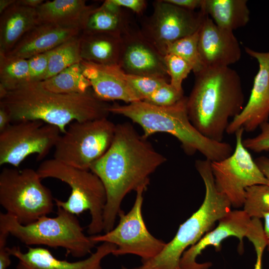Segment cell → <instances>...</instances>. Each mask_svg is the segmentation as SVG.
I'll return each instance as SVG.
<instances>
[{
	"mask_svg": "<svg viewBox=\"0 0 269 269\" xmlns=\"http://www.w3.org/2000/svg\"><path fill=\"white\" fill-rule=\"evenodd\" d=\"M243 210L252 218H263L269 213V185L258 184L246 189Z\"/></svg>",
	"mask_w": 269,
	"mask_h": 269,
	"instance_id": "30",
	"label": "cell"
},
{
	"mask_svg": "<svg viewBox=\"0 0 269 269\" xmlns=\"http://www.w3.org/2000/svg\"><path fill=\"white\" fill-rule=\"evenodd\" d=\"M153 12L142 21L140 30L146 38L163 55L168 44L197 32L205 12L187 10L166 0L153 2Z\"/></svg>",
	"mask_w": 269,
	"mask_h": 269,
	"instance_id": "13",
	"label": "cell"
},
{
	"mask_svg": "<svg viewBox=\"0 0 269 269\" xmlns=\"http://www.w3.org/2000/svg\"><path fill=\"white\" fill-rule=\"evenodd\" d=\"M41 179L37 170L29 168L4 167L0 173V204L21 224L53 211L54 198Z\"/></svg>",
	"mask_w": 269,
	"mask_h": 269,
	"instance_id": "8",
	"label": "cell"
},
{
	"mask_svg": "<svg viewBox=\"0 0 269 269\" xmlns=\"http://www.w3.org/2000/svg\"><path fill=\"white\" fill-rule=\"evenodd\" d=\"M256 219L251 218L244 210H231L218 221L217 227L206 233L197 243L184 253L180 261L181 269H209L212 263H198L197 257L210 246L220 251L221 243L230 237L239 239L241 250L243 251L244 238L249 236Z\"/></svg>",
	"mask_w": 269,
	"mask_h": 269,
	"instance_id": "16",
	"label": "cell"
},
{
	"mask_svg": "<svg viewBox=\"0 0 269 269\" xmlns=\"http://www.w3.org/2000/svg\"><path fill=\"white\" fill-rule=\"evenodd\" d=\"M0 228L28 247L62 248L66 255L75 258L91 254L96 244L91 237L85 234L76 216L59 207L56 217L44 216L27 225L21 224L13 216L0 212Z\"/></svg>",
	"mask_w": 269,
	"mask_h": 269,
	"instance_id": "6",
	"label": "cell"
},
{
	"mask_svg": "<svg viewBox=\"0 0 269 269\" xmlns=\"http://www.w3.org/2000/svg\"><path fill=\"white\" fill-rule=\"evenodd\" d=\"M203 10L219 27L233 31L250 20L247 0H204Z\"/></svg>",
	"mask_w": 269,
	"mask_h": 269,
	"instance_id": "25",
	"label": "cell"
},
{
	"mask_svg": "<svg viewBox=\"0 0 269 269\" xmlns=\"http://www.w3.org/2000/svg\"><path fill=\"white\" fill-rule=\"evenodd\" d=\"M244 132L243 129H240L235 133V148L230 156L211 162L217 189L236 208L243 206L247 188L258 184L269 185V181L243 144Z\"/></svg>",
	"mask_w": 269,
	"mask_h": 269,
	"instance_id": "10",
	"label": "cell"
},
{
	"mask_svg": "<svg viewBox=\"0 0 269 269\" xmlns=\"http://www.w3.org/2000/svg\"><path fill=\"white\" fill-rule=\"evenodd\" d=\"M256 254V261L254 269H262V258L265 249L257 248L255 249Z\"/></svg>",
	"mask_w": 269,
	"mask_h": 269,
	"instance_id": "43",
	"label": "cell"
},
{
	"mask_svg": "<svg viewBox=\"0 0 269 269\" xmlns=\"http://www.w3.org/2000/svg\"><path fill=\"white\" fill-rule=\"evenodd\" d=\"M187 97L191 123L204 136L221 142L230 123L244 107L245 96L238 73L229 67H206L195 74Z\"/></svg>",
	"mask_w": 269,
	"mask_h": 269,
	"instance_id": "3",
	"label": "cell"
},
{
	"mask_svg": "<svg viewBox=\"0 0 269 269\" xmlns=\"http://www.w3.org/2000/svg\"><path fill=\"white\" fill-rule=\"evenodd\" d=\"M39 23L36 8L17 0L0 13V53L7 54L29 30Z\"/></svg>",
	"mask_w": 269,
	"mask_h": 269,
	"instance_id": "22",
	"label": "cell"
},
{
	"mask_svg": "<svg viewBox=\"0 0 269 269\" xmlns=\"http://www.w3.org/2000/svg\"><path fill=\"white\" fill-rule=\"evenodd\" d=\"M121 269H128L127 268L124 267V266H122V268H121Z\"/></svg>",
	"mask_w": 269,
	"mask_h": 269,
	"instance_id": "45",
	"label": "cell"
},
{
	"mask_svg": "<svg viewBox=\"0 0 269 269\" xmlns=\"http://www.w3.org/2000/svg\"><path fill=\"white\" fill-rule=\"evenodd\" d=\"M109 112L123 115L138 124L147 138L156 133H166L176 138L184 152L192 155L199 152L206 159L213 162L223 160L233 151L226 142L211 140L201 134L191 123L187 109V97L166 107L153 105L143 101L126 105H111Z\"/></svg>",
	"mask_w": 269,
	"mask_h": 269,
	"instance_id": "4",
	"label": "cell"
},
{
	"mask_svg": "<svg viewBox=\"0 0 269 269\" xmlns=\"http://www.w3.org/2000/svg\"><path fill=\"white\" fill-rule=\"evenodd\" d=\"M164 61L169 77V83L176 90L183 91L182 82L191 71L192 66L185 60L173 54L164 56Z\"/></svg>",
	"mask_w": 269,
	"mask_h": 269,
	"instance_id": "31",
	"label": "cell"
},
{
	"mask_svg": "<svg viewBox=\"0 0 269 269\" xmlns=\"http://www.w3.org/2000/svg\"><path fill=\"white\" fill-rule=\"evenodd\" d=\"M166 160L130 123L116 125L110 147L90 168L100 179L106 192L103 213L105 233L114 228L125 197L140 187L147 188L150 175Z\"/></svg>",
	"mask_w": 269,
	"mask_h": 269,
	"instance_id": "1",
	"label": "cell"
},
{
	"mask_svg": "<svg viewBox=\"0 0 269 269\" xmlns=\"http://www.w3.org/2000/svg\"><path fill=\"white\" fill-rule=\"evenodd\" d=\"M17 2L27 7L37 8L44 0H17Z\"/></svg>",
	"mask_w": 269,
	"mask_h": 269,
	"instance_id": "42",
	"label": "cell"
},
{
	"mask_svg": "<svg viewBox=\"0 0 269 269\" xmlns=\"http://www.w3.org/2000/svg\"><path fill=\"white\" fill-rule=\"evenodd\" d=\"M198 30L191 35L168 44L165 54H175L185 60L192 66L194 74L204 67L198 50Z\"/></svg>",
	"mask_w": 269,
	"mask_h": 269,
	"instance_id": "29",
	"label": "cell"
},
{
	"mask_svg": "<svg viewBox=\"0 0 269 269\" xmlns=\"http://www.w3.org/2000/svg\"><path fill=\"white\" fill-rule=\"evenodd\" d=\"M81 33L76 29L39 23L27 31L6 55L28 59L50 51Z\"/></svg>",
	"mask_w": 269,
	"mask_h": 269,
	"instance_id": "20",
	"label": "cell"
},
{
	"mask_svg": "<svg viewBox=\"0 0 269 269\" xmlns=\"http://www.w3.org/2000/svg\"><path fill=\"white\" fill-rule=\"evenodd\" d=\"M116 128L107 118L74 122L60 135L53 158L75 168L90 170L110 147Z\"/></svg>",
	"mask_w": 269,
	"mask_h": 269,
	"instance_id": "9",
	"label": "cell"
},
{
	"mask_svg": "<svg viewBox=\"0 0 269 269\" xmlns=\"http://www.w3.org/2000/svg\"><path fill=\"white\" fill-rule=\"evenodd\" d=\"M80 34L71 37L50 50L48 70L44 80L82 61L80 54Z\"/></svg>",
	"mask_w": 269,
	"mask_h": 269,
	"instance_id": "28",
	"label": "cell"
},
{
	"mask_svg": "<svg viewBox=\"0 0 269 269\" xmlns=\"http://www.w3.org/2000/svg\"><path fill=\"white\" fill-rule=\"evenodd\" d=\"M258 166L269 181V157L261 156L255 159Z\"/></svg>",
	"mask_w": 269,
	"mask_h": 269,
	"instance_id": "39",
	"label": "cell"
},
{
	"mask_svg": "<svg viewBox=\"0 0 269 269\" xmlns=\"http://www.w3.org/2000/svg\"><path fill=\"white\" fill-rule=\"evenodd\" d=\"M184 97L183 91H178L169 82H166L143 101L157 106L166 107L176 104Z\"/></svg>",
	"mask_w": 269,
	"mask_h": 269,
	"instance_id": "33",
	"label": "cell"
},
{
	"mask_svg": "<svg viewBox=\"0 0 269 269\" xmlns=\"http://www.w3.org/2000/svg\"><path fill=\"white\" fill-rule=\"evenodd\" d=\"M116 5L127 8L137 14H141L146 7L147 2L144 0H111Z\"/></svg>",
	"mask_w": 269,
	"mask_h": 269,
	"instance_id": "37",
	"label": "cell"
},
{
	"mask_svg": "<svg viewBox=\"0 0 269 269\" xmlns=\"http://www.w3.org/2000/svg\"><path fill=\"white\" fill-rule=\"evenodd\" d=\"M50 50L28 59L30 82L43 81L47 72Z\"/></svg>",
	"mask_w": 269,
	"mask_h": 269,
	"instance_id": "34",
	"label": "cell"
},
{
	"mask_svg": "<svg viewBox=\"0 0 269 269\" xmlns=\"http://www.w3.org/2000/svg\"><path fill=\"white\" fill-rule=\"evenodd\" d=\"M245 51L257 59L259 70L247 104L227 128L228 134H235L240 129L248 133L254 132L269 119V52H258L247 47Z\"/></svg>",
	"mask_w": 269,
	"mask_h": 269,
	"instance_id": "15",
	"label": "cell"
},
{
	"mask_svg": "<svg viewBox=\"0 0 269 269\" xmlns=\"http://www.w3.org/2000/svg\"><path fill=\"white\" fill-rule=\"evenodd\" d=\"M95 7L84 0L44 1L36 9L39 23L83 30L86 20Z\"/></svg>",
	"mask_w": 269,
	"mask_h": 269,
	"instance_id": "21",
	"label": "cell"
},
{
	"mask_svg": "<svg viewBox=\"0 0 269 269\" xmlns=\"http://www.w3.org/2000/svg\"><path fill=\"white\" fill-rule=\"evenodd\" d=\"M121 44V35L117 34L82 31L80 34L81 57L87 62L118 65Z\"/></svg>",
	"mask_w": 269,
	"mask_h": 269,
	"instance_id": "23",
	"label": "cell"
},
{
	"mask_svg": "<svg viewBox=\"0 0 269 269\" xmlns=\"http://www.w3.org/2000/svg\"><path fill=\"white\" fill-rule=\"evenodd\" d=\"M124 9L111 0H105L90 12L82 31L111 33L122 36L134 23Z\"/></svg>",
	"mask_w": 269,
	"mask_h": 269,
	"instance_id": "24",
	"label": "cell"
},
{
	"mask_svg": "<svg viewBox=\"0 0 269 269\" xmlns=\"http://www.w3.org/2000/svg\"><path fill=\"white\" fill-rule=\"evenodd\" d=\"M40 83L45 89L61 94L84 93L91 88L90 81L83 74L81 62Z\"/></svg>",
	"mask_w": 269,
	"mask_h": 269,
	"instance_id": "26",
	"label": "cell"
},
{
	"mask_svg": "<svg viewBox=\"0 0 269 269\" xmlns=\"http://www.w3.org/2000/svg\"><path fill=\"white\" fill-rule=\"evenodd\" d=\"M59 128L41 121H23L10 124L0 133V165L15 167L29 155L42 160L54 147Z\"/></svg>",
	"mask_w": 269,
	"mask_h": 269,
	"instance_id": "12",
	"label": "cell"
},
{
	"mask_svg": "<svg viewBox=\"0 0 269 269\" xmlns=\"http://www.w3.org/2000/svg\"><path fill=\"white\" fill-rule=\"evenodd\" d=\"M110 106L92 88L84 93L61 94L32 82L8 91L0 99V106L8 111L11 122L41 121L58 127L62 134L74 122L107 118Z\"/></svg>",
	"mask_w": 269,
	"mask_h": 269,
	"instance_id": "2",
	"label": "cell"
},
{
	"mask_svg": "<svg viewBox=\"0 0 269 269\" xmlns=\"http://www.w3.org/2000/svg\"><path fill=\"white\" fill-rule=\"evenodd\" d=\"M116 249L113 244L102 243L88 258L74 262L59 260L47 249L41 247H28L23 253L18 246H13L8 247V251L18 260L16 269H102L103 259Z\"/></svg>",
	"mask_w": 269,
	"mask_h": 269,
	"instance_id": "18",
	"label": "cell"
},
{
	"mask_svg": "<svg viewBox=\"0 0 269 269\" xmlns=\"http://www.w3.org/2000/svg\"><path fill=\"white\" fill-rule=\"evenodd\" d=\"M166 1L183 8L194 11L202 7L204 0H166Z\"/></svg>",
	"mask_w": 269,
	"mask_h": 269,
	"instance_id": "38",
	"label": "cell"
},
{
	"mask_svg": "<svg viewBox=\"0 0 269 269\" xmlns=\"http://www.w3.org/2000/svg\"><path fill=\"white\" fill-rule=\"evenodd\" d=\"M9 234L0 228V269H7L11 264L8 247L6 246L7 240Z\"/></svg>",
	"mask_w": 269,
	"mask_h": 269,
	"instance_id": "36",
	"label": "cell"
},
{
	"mask_svg": "<svg viewBox=\"0 0 269 269\" xmlns=\"http://www.w3.org/2000/svg\"><path fill=\"white\" fill-rule=\"evenodd\" d=\"M147 188L140 187L136 192L134 204L126 214L121 210L118 214L119 224L112 230L103 235L91 236L92 240L98 243L115 245L116 250L112 255L119 256L132 254L145 261L156 256L165 243L154 237L148 230L142 214L143 193Z\"/></svg>",
	"mask_w": 269,
	"mask_h": 269,
	"instance_id": "11",
	"label": "cell"
},
{
	"mask_svg": "<svg viewBox=\"0 0 269 269\" xmlns=\"http://www.w3.org/2000/svg\"><path fill=\"white\" fill-rule=\"evenodd\" d=\"M118 65L128 74L153 76L169 81L163 55L135 23L122 36Z\"/></svg>",
	"mask_w": 269,
	"mask_h": 269,
	"instance_id": "14",
	"label": "cell"
},
{
	"mask_svg": "<svg viewBox=\"0 0 269 269\" xmlns=\"http://www.w3.org/2000/svg\"><path fill=\"white\" fill-rule=\"evenodd\" d=\"M11 122L8 111L3 107L0 106V133L4 130Z\"/></svg>",
	"mask_w": 269,
	"mask_h": 269,
	"instance_id": "40",
	"label": "cell"
},
{
	"mask_svg": "<svg viewBox=\"0 0 269 269\" xmlns=\"http://www.w3.org/2000/svg\"><path fill=\"white\" fill-rule=\"evenodd\" d=\"M260 128L259 134L243 140V144L247 149L258 153L269 150V123H263Z\"/></svg>",
	"mask_w": 269,
	"mask_h": 269,
	"instance_id": "35",
	"label": "cell"
},
{
	"mask_svg": "<svg viewBox=\"0 0 269 269\" xmlns=\"http://www.w3.org/2000/svg\"><path fill=\"white\" fill-rule=\"evenodd\" d=\"M81 64L84 75L99 99L105 102L121 100L129 104L141 101L118 65H103L83 60Z\"/></svg>",
	"mask_w": 269,
	"mask_h": 269,
	"instance_id": "19",
	"label": "cell"
},
{
	"mask_svg": "<svg viewBox=\"0 0 269 269\" xmlns=\"http://www.w3.org/2000/svg\"><path fill=\"white\" fill-rule=\"evenodd\" d=\"M15 1V0H0V13H1L6 9L9 7Z\"/></svg>",
	"mask_w": 269,
	"mask_h": 269,
	"instance_id": "44",
	"label": "cell"
},
{
	"mask_svg": "<svg viewBox=\"0 0 269 269\" xmlns=\"http://www.w3.org/2000/svg\"><path fill=\"white\" fill-rule=\"evenodd\" d=\"M42 179L53 178L67 184L71 189L66 201L54 198L57 207L78 215L89 211L91 221L88 233L98 235L103 229V213L107 201L104 186L100 179L90 170L74 167L54 158L43 161L37 169Z\"/></svg>",
	"mask_w": 269,
	"mask_h": 269,
	"instance_id": "7",
	"label": "cell"
},
{
	"mask_svg": "<svg viewBox=\"0 0 269 269\" xmlns=\"http://www.w3.org/2000/svg\"><path fill=\"white\" fill-rule=\"evenodd\" d=\"M198 50L204 67H229L241 57L233 31L217 26L206 14L198 30Z\"/></svg>",
	"mask_w": 269,
	"mask_h": 269,
	"instance_id": "17",
	"label": "cell"
},
{
	"mask_svg": "<svg viewBox=\"0 0 269 269\" xmlns=\"http://www.w3.org/2000/svg\"><path fill=\"white\" fill-rule=\"evenodd\" d=\"M30 82L27 59L0 53V86L8 92Z\"/></svg>",
	"mask_w": 269,
	"mask_h": 269,
	"instance_id": "27",
	"label": "cell"
},
{
	"mask_svg": "<svg viewBox=\"0 0 269 269\" xmlns=\"http://www.w3.org/2000/svg\"><path fill=\"white\" fill-rule=\"evenodd\" d=\"M195 166L205 185V196L201 205L179 226L174 237L165 243L156 256L142 261L140 266L132 269H181L180 261L184 253L231 210L230 201L216 187L211 162L206 159H198Z\"/></svg>",
	"mask_w": 269,
	"mask_h": 269,
	"instance_id": "5",
	"label": "cell"
},
{
	"mask_svg": "<svg viewBox=\"0 0 269 269\" xmlns=\"http://www.w3.org/2000/svg\"><path fill=\"white\" fill-rule=\"evenodd\" d=\"M125 78L129 85L138 95L141 101H144L167 79L153 76L131 75L125 73Z\"/></svg>",
	"mask_w": 269,
	"mask_h": 269,
	"instance_id": "32",
	"label": "cell"
},
{
	"mask_svg": "<svg viewBox=\"0 0 269 269\" xmlns=\"http://www.w3.org/2000/svg\"><path fill=\"white\" fill-rule=\"evenodd\" d=\"M263 218L264 220V231L267 242V247L269 253V213H264Z\"/></svg>",
	"mask_w": 269,
	"mask_h": 269,
	"instance_id": "41",
	"label": "cell"
}]
</instances>
